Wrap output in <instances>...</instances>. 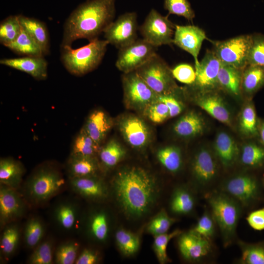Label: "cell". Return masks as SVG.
<instances>
[{"instance_id": "cell-40", "label": "cell", "mask_w": 264, "mask_h": 264, "mask_svg": "<svg viewBox=\"0 0 264 264\" xmlns=\"http://www.w3.org/2000/svg\"><path fill=\"white\" fill-rule=\"evenodd\" d=\"M239 124L241 132L245 135L253 137L259 135V121L252 103L248 102L243 107L240 116Z\"/></svg>"}, {"instance_id": "cell-49", "label": "cell", "mask_w": 264, "mask_h": 264, "mask_svg": "<svg viewBox=\"0 0 264 264\" xmlns=\"http://www.w3.org/2000/svg\"><path fill=\"white\" fill-rule=\"evenodd\" d=\"M143 111L149 120L155 124L162 123L170 118L167 106L158 98L148 105Z\"/></svg>"}, {"instance_id": "cell-35", "label": "cell", "mask_w": 264, "mask_h": 264, "mask_svg": "<svg viewBox=\"0 0 264 264\" xmlns=\"http://www.w3.org/2000/svg\"><path fill=\"white\" fill-rule=\"evenodd\" d=\"M101 146L81 129L73 140L70 155L97 156Z\"/></svg>"}, {"instance_id": "cell-21", "label": "cell", "mask_w": 264, "mask_h": 264, "mask_svg": "<svg viewBox=\"0 0 264 264\" xmlns=\"http://www.w3.org/2000/svg\"><path fill=\"white\" fill-rule=\"evenodd\" d=\"M195 101L200 108L214 118L225 125L231 126V113L219 94L213 90L199 92Z\"/></svg>"}, {"instance_id": "cell-20", "label": "cell", "mask_w": 264, "mask_h": 264, "mask_svg": "<svg viewBox=\"0 0 264 264\" xmlns=\"http://www.w3.org/2000/svg\"><path fill=\"white\" fill-rule=\"evenodd\" d=\"M178 245L183 257L191 262L200 261L211 250L210 241L191 230L179 235Z\"/></svg>"}, {"instance_id": "cell-23", "label": "cell", "mask_w": 264, "mask_h": 264, "mask_svg": "<svg viewBox=\"0 0 264 264\" xmlns=\"http://www.w3.org/2000/svg\"><path fill=\"white\" fill-rule=\"evenodd\" d=\"M113 124L111 118L106 112L98 109L89 113L82 129L94 141L101 145L112 128Z\"/></svg>"}, {"instance_id": "cell-37", "label": "cell", "mask_w": 264, "mask_h": 264, "mask_svg": "<svg viewBox=\"0 0 264 264\" xmlns=\"http://www.w3.org/2000/svg\"><path fill=\"white\" fill-rule=\"evenodd\" d=\"M156 157L162 166L171 173H176L181 168L182 156L177 147L167 146L160 148L156 153Z\"/></svg>"}, {"instance_id": "cell-48", "label": "cell", "mask_w": 264, "mask_h": 264, "mask_svg": "<svg viewBox=\"0 0 264 264\" xmlns=\"http://www.w3.org/2000/svg\"><path fill=\"white\" fill-rule=\"evenodd\" d=\"M181 233L180 230L176 229L170 233L154 236L153 248L160 264H165L168 262L169 258L167 254L168 244L172 238L179 236Z\"/></svg>"}, {"instance_id": "cell-11", "label": "cell", "mask_w": 264, "mask_h": 264, "mask_svg": "<svg viewBox=\"0 0 264 264\" xmlns=\"http://www.w3.org/2000/svg\"><path fill=\"white\" fill-rule=\"evenodd\" d=\"M137 14L126 12L113 21L104 31V37L109 44L120 49L137 39Z\"/></svg>"}, {"instance_id": "cell-33", "label": "cell", "mask_w": 264, "mask_h": 264, "mask_svg": "<svg viewBox=\"0 0 264 264\" xmlns=\"http://www.w3.org/2000/svg\"><path fill=\"white\" fill-rule=\"evenodd\" d=\"M126 151L115 139H110L101 146L97 157L101 169H110L116 166L125 156Z\"/></svg>"}, {"instance_id": "cell-38", "label": "cell", "mask_w": 264, "mask_h": 264, "mask_svg": "<svg viewBox=\"0 0 264 264\" xmlns=\"http://www.w3.org/2000/svg\"><path fill=\"white\" fill-rule=\"evenodd\" d=\"M195 205L194 197L188 190L180 187L175 191L170 202V208L174 213L188 214L194 209Z\"/></svg>"}, {"instance_id": "cell-12", "label": "cell", "mask_w": 264, "mask_h": 264, "mask_svg": "<svg viewBox=\"0 0 264 264\" xmlns=\"http://www.w3.org/2000/svg\"><path fill=\"white\" fill-rule=\"evenodd\" d=\"M29 204L18 189L0 184V226L18 221L26 213Z\"/></svg>"}, {"instance_id": "cell-22", "label": "cell", "mask_w": 264, "mask_h": 264, "mask_svg": "<svg viewBox=\"0 0 264 264\" xmlns=\"http://www.w3.org/2000/svg\"><path fill=\"white\" fill-rule=\"evenodd\" d=\"M43 57L4 58L0 60V64L25 72L37 80H44L47 77V63Z\"/></svg>"}, {"instance_id": "cell-9", "label": "cell", "mask_w": 264, "mask_h": 264, "mask_svg": "<svg viewBox=\"0 0 264 264\" xmlns=\"http://www.w3.org/2000/svg\"><path fill=\"white\" fill-rule=\"evenodd\" d=\"M175 25L167 16L152 9L139 29L143 39L158 47L173 44Z\"/></svg>"}, {"instance_id": "cell-36", "label": "cell", "mask_w": 264, "mask_h": 264, "mask_svg": "<svg viewBox=\"0 0 264 264\" xmlns=\"http://www.w3.org/2000/svg\"><path fill=\"white\" fill-rule=\"evenodd\" d=\"M6 47L20 55L36 57L44 56L38 44L22 28L17 39Z\"/></svg>"}, {"instance_id": "cell-30", "label": "cell", "mask_w": 264, "mask_h": 264, "mask_svg": "<svg viewBox=\"0 0 264 264\" xmlns=\"http://www.w3.org/2000/svg\"><path fill=\"white\" fill-rule=\"evenodd\" d=\"M22 27L38 44L44 55L49 50V38L45 23L34 18L19 15Z\"/></svg>"}, {"instance_id": "cell-43", "label": "cell", "mask_w": 264, "mask_h": 264, "mask_svg": "<svg viewBox=\"0 0 264 264\" xmlns=\"http://www.w3.org/2000/svg\"><path fill=\"white\" fill-rule=\"evenodd\" d=\"M80 245L74 240L60 243L55 248L54 262L57 264H73L79 253Z\"/></svg>"}, {"instance_id": "cell-5", "label": "cell", "mask_w": 264, "mask_h": 264, "mask_svg": "<svg viewBox=\"0 0 264 264\" xmlns=\"http://www.w3.org/2000/svg\"><path fill=\"white\" fill-rule=\"evenodd\" d=\"M212 215L219 226L224 246L234 240L241 214V205L224 192L212 194L208 198Z\"/></svg>"}, {"instance_id": "cell-14", "label": "cell", "mask_w": 264, "mask_h": 264, "mask_svg": "<svg viewBox=\"0 0 264 264\" xmlns=\"http://www.w3.org/2000/svg\"><path fill=\"white\" fill-rule=\"evenodd\" d=\"M222 192L237 200L242 206H248L258 197L257 180L246 174H237L228 178L223 184Z\"/></svg>"}, {"instance_id": "cell-41", "label": "cell", "mask_w": 264, "mask_h": 264, "mask_svg": "<svg viewBox=\"0 0 264 264\" xmlns=\"http://www.w3.org/2000/svg\"><path fill=\"white\" fill-rule=\"evenodd\" d=\"M22 30L19 15H12L3 20L0 23V43L6 46L15 41Z\"/></svg>"}, {"instance_id": "cell-19", "label": "cell", "mask_w": 264, "mask_h": 264, "mask_svg": "<svg viewBox=\"0 0 264 264\" xmlns=\"http://www.w3.org/2000/svg\"><path fill=\"white\" fill-rule=\"evenodd\" d=\"M52 216L54 222L62 231L70 232L80 227V208L77 202L72 199H64L56 203Z\"/></svg>"}, {"instance_id": "cell-1", "label": "cell", "mask_w": 264, "mask_h": 264, "mask_svg": "<svg viewBox=\"0 0 264 264\" xmlns=\"http://www.w3.org/2000/svg\"><path fill=\"white\" fill-rule=\"evenodd\" d=\"M116 201L128 217L140 218L153 206L159 187L156 178L143 168L132 166L118 172L112 181Z\"/></svg>"}, {"instance_id": "cell-3", "label": "cell", "mask_w": 264, "mask_h": 264, "mask_svg": "<svg viewBox=\"0 0 264 264\" xmlns=\"http://www.w3.org/2000/svg\"><path fill=\"white\" fill-rule=\"evenodd\" d=\"M61 172L49 164L36 169L23 183L21 193L30 205L39 206L48 202L66 185Z\"/></svg>"}, {"instance_id": "cell-15", "label": "cell", "mask_w": 264, "mask_h": 264, "mask_svg": "<svg viewBox=\"0 0 264 264\" xmlns=\"http://www.w3.org/2000/svg\"><path fill=\"white\" fill-rule=\"evenodd\" d=\"M207 39L204 30L198 26L175 25L173 44L193 56L195 61V68L199 65L198 55L202 43Z\"/></svg>"}, {"instance_id": "cell-13", "label": "cell", "mask_w": 264, "mask_h": 264, "mask_svg": "<svg viewBox=\"0 0 264 264\" xmlns=\"http://www.w3.org/2000/svg\"><path fill=\"white\" fill-rule=\"evenodd\" d=\"M217 158L210 150L199 149L195 154L191 164L194 180L199 189H205L215 181L218 174Z\"/></svg>"}, {"instance_id": "cell-53", "label": "cell", "mask_w": 264, "mask_h": 264, "mask_svg": "<svg viewBox=\"0 0 264 264\" xmlns=\"http://www.w3.org/2000/svg\"><path fill=\"white\" fill-rule=\"evenodd\" d=\"M178 90V88L172 93L158 95V99L167 106L169 111L170 118L177 116L183 110L182 103L176 96Z\"/></svg>"}, {"instance_id": "cell-32", "label": "cell", "mask_w": 264, "mask_h": 264, "mask_svg": "<svg viewBox=\"0 0 264 264\" xmlns=\"http://www.w3.org/2000/svg\"><path fill=\"white\" fill-rule=\"evenodd\" d=\"M45 232V226L42 219L36 215L30 217L23 229V240L26 247L33 250L44 240Z\"/></svg>"}, {"instance_id": "cell-51", "label": "cell", "mask_w": 264, "mask_h": 264, "mask_svg": "<svg viewBox=\"0 0 264 264\" xmlns=\"http://www.w3.org/2000/svg\"><path fill=\"white\" fill-rule=\"evenodd\" d=\"M215 223L212 214L205 211L191 231L210 241L215 233Z\"/></svg>"}, {"instance_id": "cell-46", "label": "cell", "mask_w": 264, "mask_h": 264, "mask_svg": "<svg viewBox=\"0 0 264 264\" xmlns=\"http://www.w3.org/2000/svg\"><path fill=\"white\" fill-rule=\"evenodd\" d=\"M241 262L245 264H264V245L240 242Z\"/></svg>"}, {"instance_id": "cell-2", "label": "cell", "mask_w": 264, "mask_h": 264, "mask_svg": "<svg viewBox=\"0 0 264 264\" xmlns=\"http://www.w3.org/2000/svg\"><path fill=\"white\" fill-rule=\"evenodd\" d=\"M115 0H87L79 5L65 22L61 47L76 40L98 38L113 21Z\"/></svg>"}, {"instance_id": "cell-7", "label": "cell", "mask_w": 264, "mask_h": 264, "mask_svg": "<svg viewBox=\"0 0 264 264\" xmlns=\"http://www.w3.org/2000/svg\"><path fill=\"white\" fill-rule=\"evenodd\" d=\"M252 35H243L225 41H214L213 51L221 64L243 69L247 65Z\"/></svg>"}, {"instance_id": "cell-55", "label": "cell", "mask_w": 264, "mask_h": 264, "mask_svg": "<svg viewBox=\"0 0 264 264\" xmlns=\"http://www.w3.org/2000/svg\"><path fill=\"white\" fill-rule=\"evenodd\" d=\"M248 224L253 229L261 231L264 229V208L250 213L246 218Z\"/></svg>"}, {"instance_id": "cell-39", "label": "cell", "mask_w": 264, "mask_h": 264, "mask_svg": "<svg viewBox=\"0 0 264 264\" xmlns=\"http://www.w3.org/2000/svg\"><path fill=\"white\" fill-rule=\"evenodd\" d=\"M55 245L53 239H44L35 248L29 256V264H52L54 263Z\"/></svg>"}, {"instance_id": "cell-16", "label": "cell", "mask_w": 264, "mask_h": 264, "mask_svg": "<svg viewBox=\"0 0 264 264\" xmlns=\"http://www.w3.org/2000/svg\"><path fill=\"white\" fill-rule=\"evenodd\" d=\"M118 125L124 139L131 147L142 149L149 143L150 130L140 118L133 115L124 116L119 120Z\"/></svg>"}, {"instance_id": "cell-54", "label": "cell", "mask_w": 264, "mask_h": 264, "mask_svg": "<svg viewBox=\"0 0 264 264\" xmlns=\"http://www.w3.org/2000/svg\"><path fill=\"white\" fill-rule=\"evenodd\" d=\"M97 252L88 248H84L77 258L75 264H96L99 262Z\"/></svg>"}, {"instance_id": "cell-25", "label": "cell", "mask_w": 264, "mask_h": 264, "mask_svg": "<svg viewBox=\"0 0 264 264\" xmlns=\"http://www.w3.org/2000/svg\"><path fill=\"white\" fill-rule=\"evenodd\" d=\"M214 148L217 159L225 168L232 167L236 162L238 148L233 137L227 132L221 131L217 133Z\"/></svg>"}, {"instance_id": "cell-45", "label": "cell", "mask_w": 264, "mask_h": 264, "mask_svg": "<svg viewBox=\"0 0 264 264\" xmlns=\"http://www.w3.org/2000/svg\"><path fill=\"white\" fill-rule=\"evenodd\" d=\"M175 221L162 209L149 222L147 231L154 236L165 234Z\"/></svg>"}, {"instance_id": "cell-26", "label": "cell", "mask_w": 264, "mask_h": 264, "mask_svg": "<svg viewBox=\"0 0 264 264\" xmlns=\"http://www.w3.org/2000/svg\"><path fill=\"white\" fill-rule=\"evenodd\" d=\"M25 168L18 160L8 157L0 159V184L19 189L22 185Z\"/></svg>"}, {"instance_id": "cell-27", "label": "cell", "mask_w": 264, "mask_h": 264, "mask_svg": "<svg viewBox=\"0 0 264 264\" xmlns=\"http://www.w3.org/2000/svg\"><path fill=\"white\" fill-rule=\"evenodd\" d=\"M86 232L93 240L99 242L107 240L110 232L109 217L104 209L95 210L87 218Z\"/></svg>"}, {"instance_id": "cell-52", "label": "cell", "mask_w": 264, "mask_h": 264, "mask_svg": "<svg viewBox=\"0 0 264 264\" xmlns=\"http://www.w3.org/2000/svg\"><path fill=\"white\" fill-rule=\"evenodd\" d=\"M172 73L174 79L182 83L193 85L195 82V69L188 64H178L172 69Z\"/></svg>"}, {"instance_id": "cell-10", "label": "cell", "mask_w": 264, "mask_h": 264, "mask_svg": "<svg viewBox=\"0 0 264 264\" xmlns=\"http://www.w3.org/2000/svg\"><path fill=\"white\" fill-rule=\"evenodd\" d=\"M157 47L144 39H137L119 49L115 66L124 73L135 71L156 54Z\"/></svg>"}, {"instance_id": "cell-29", "label": "cell", "mask_w": 264, "mask_h": 264, "mask_svg": "<svg viewBox=\"0 0 264 264\" xmlns=\"http://www.w3.org/2000/svg\"><path fill=\"white\" fill-rule=\"evenodd\" d=\"M21 232L18 221L11 222L2 229L0 240L1 259L7 261L13 256L20 244Z\"/></svg>"}, {"instance_id": "cell-18", "label": "cell", "mask_w": 264, "mask_h": 264, "mask_svg": "<svg viewBox=\"0 0 264 264\" xmlns=\"http://www.w3.org/2000/svg\"><path fill=\"white\" fill-rule=\"evenodd\" d=\"M67 184L73 193L88 200L103 201L109 195L107 185L98 175L68 178Z\"/></svg>"}, {"instance_id": "cell-6", "label": "cell", "mask_w": 264, "mask_h": 264, "mask_svg": "<svg viewBox=\"0 0 264 264\" xmlns=\"http://www.w3.org/2000/svg\"><path fill=\"white\" fill-rule=\"evenodd\" d=\"M135 71L159 95L172 93L178 88L172 69L157 54Z\"/></svg>"}, {"instance_id": "cell-42", "label": "cell", "mask_w": 264, "mask_h": 264, "mask_svg": "<svg viewBox=\"0 0 264 264\" xmlns=\"http://www.w3.org/2000/svg\"><path fill=\"white\" fill-rule=\"evenodd\" d=\"M240 160L244 166L258 167L264 164V147L255 143L244 144L241 152Z\"/></svg>"}, {"instance_id": "cell-4", "label": "cell", "mask_w": 264, "mask_h": 264, "mask_svg": "<svg viewBox=\"0 0 264 264\" xmlns=\"http://www.w3.org/2000/svg\"><path fill=\"white\" fill-rule=\"evenodd\" d=\"M109 42L98 38L81 47H61V59L65 68L72 74L82 76L96 69L101 63Z\"/></svg>"}, {"instance_id": "cell-31", "label": "cell", "mask_w": 264, "mask_h": 264, "mask_svg": "<svg viewBox=\"0 0 264 264\" xmlns=\"http://www.w3.org/2000/svg\"><path fill=\"white\" fill-rule=\"evenodd\" d=\"M242 70L221 63L218 77V87L230 94L239 97L242 91Z\"/></svg>"}, {"instance_id": "cell-56", "label": "cell", "mask_w": 264, "mask_h": 264, "mask_svg": "<svg viewBox=\"0 0 264 264\" xmlns=\"http://www.w3.org/2000/svg\"><path fill=\"white\" fill-rule=\"evenodd\" d=\"M258 132L261 141L264 145V121H259Z\"/></svg>"}, {"instance_id": "cell-28", "label": "cell", "mask_w": 264, "mask_h": 264, "mask_svg": "<svg viewBox=\"0 0 264 264\" xmlns=\"http://www.w3.org/2000/svg\"><path fill=\"white\" fill-rule=\"evenodd\" d=\"M205 122L198 113L190 111L183 115L175 123L173 131L178 136L191 138L201 134L205 128Z\"/></svg>"}, {"instance_id": "cell-17", "label": "cell", "mask_w": 264, "mask_h": 264, "mask_svg": "<svg viewBox=\"0 0 264 264\" xmlns=\"http://www.w3.org/2000/svg\"><path fill=\"white\" fill-rule=\"evenodd\" d=\"M221 62L214 51L208 50L198 66L195 68L196 78L194 86L199 92L213 90L218 87V77Z\"/></svg>"}, {"instance_id": "cell-8", "label": "cell", "mask_w": 264, "mask_h": 264, "mask_svg": "<svg viewBox=\"0 0 264 264\" xmlns=\"http://www.w3.org/2000/svg\"><path fill=\"white\" fill-rule=\"evenodd\" d=\"M124 99L129 108L142 110L156 100V94L136 71L124 73L122 76Z\"/></svg>"}, {"instance_id": "cell-44", "label": "cell", "mask_w": 264, "mask_h": 264, "mask_svg": "<svg viewBox=\"0 0 264 264\" xmlns=\"http://www.w3.org/2000/svg\"><path fill=\"white\" fill-rule=\"evenodd\" d=\"M115 237L118 248L125 255L132 256L138 251L140 239L136 234L125 229H119Z\"/></svg>"}, {"instance_id": "cell-47", "label": "cell", "mask_w": 264, "mask_h": 264, "mask_svg": "<svg viewBox=\"0 0 264 264\" xmlns=\"http://www.w3.org/2000/svg\"><path fill=\"white\" fill-rule=\"evenodd\" d=\"M163 7L169 14L182 16L188 21H192L195 17L188 0H164Z\"/></svg>"}, {"instance_id": "cell-24", "label": "cell", "mask_w": 264, "mask_h": 264, "mask_svg": "<svg viewBox=\"0 0 264 264\" xmlns=\"http://www.w3.org/2000/svg\"><path fill=\"white\" fill-rule=\"evenodd\" d=\"M100 170L97 156L69 155L66 164L68 178L98 176Z\"/></svg>"}, {"instance_id": "cell-34", "label": "cell", "mask_w": 264, "mask_h": 264, "mask_svg": "<svg viewBox=\"0 0 264 264\" xmlns=\"http://www.w3.org/2000/svg\"><path fill=\"white\" fill-rule=\"evenodd\" d=\"M264 85V67L247 65L243 69L242 90L248 95L256 92Z\"/></svg>"}, {"instance_id": "cell-50", "label": "cell", "mask_w": 264, "mask_h": 264, "mask_svg": "<svg viewBox=\"0 0 264 264\" xmlns=\"http://www.w3.org/2000/svg\"><path fill=\"white\" fill-rule=\"evenodd\" d=\"M247 65L264 67V35H252V41L249 51Z\"/></svg>"}]
</instances>
